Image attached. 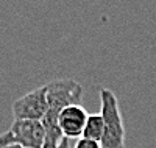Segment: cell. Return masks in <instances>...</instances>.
Wrapping results in <instances>:
<instances>
[{"mask_svg":"<svg viewBox=\"0 0 156 148\" xmlns=\"http://www.w3.org/2000/svg\"><path fill=\"white\" fill-rule=\"evenodd\" d=\"M47 87V114L42 118V125L45 129V143L44 148H55L61 140L62 134L58 128V117L62 109L80 104L83 98V87L81 84L72 78H61L53 79Z\"/></svg>","mask_w":156,"mask_h":148,"instance_id":"6da1fadb","label":"cell"},{"mask_svg":"<svg viewBox=\"0 0 156 148\" xmlns=\"http://www.w3.org/2000/svg\"><path fill=\"white\" fill-rule=\"evenodd\" d=\"M100 115L103 118L101 148H125V126L115 93L106 87H98Z\"/></svg>","mask_w":156,"mask_h":148,"instance_id":"7a4b0ae2","label":"cell"},{"mask_svg":"<svg viewBox=\"0 0 156 148\" xmlns=\"http://www.w3.org/2000/svg\"><path fill=\"white\" fill-rule=\"evenodd\" d=\"M47 114V87L41 86L12 103L14 120H36L42 122Z\"/></svg>","mask_w":156,"mask_h":148,"instance_id":"3957f363","label":"cell"},{"mask_svg":"<svg viewBox=\"0 0 156 148\" xmlns=\"http://www.w3.org/2000/svg\"><path fill=\"white\" fill-rule=\"evenodd\" d=\"M11 143L20 145L23 148H44L45 129L42 122L36 120H14L8 129Z\"/></svg>","mask_w":156,"mask_h":148,"instance_id":"277c9868","label":"cell"},{"mask_svg":"<svg viewBox=\"0 0 156 148\" xmlns=\"http://www.w3.org/2000/svg\"><path fill=\"white\" fill-rule=\"evenodd\" d=\"M89 114L81 104H72L66 109H62L58 117V128L66 139L83 137V131L86 126V120Z\"/></svg>","mask_w":156,"mask_h":148,"instance_id":"5b68a950","label":"cell"},{"mask_svg":"<svg viewBox=\"0 0 156 148\" xmlns=\"http://www.w3.org/2000/svg\"><path fill=\"white\" fill-rule=\"evenodd\" d=\"M103 131H105V126H103V118H101L100 112L98 114H89V117L86 120L84 131H83V137L89 139V140L101 142Z\"/></svg>","mask_w":156,"mask_h":148,"instance_id":"8992f818","label":"cell"},{"mask_svg":"<svg viewBox=\"0 0 156 148\" xmlns=\"http://www.w3.org/2000/svg\"><path fill=\"white\" fill-rule=\"evenodd\" d=\"M75 148H101V143L81 137V139H78V142L75 143Z\"/></svg>","mask_w":156,"mask_h":148,"instance_id":"52a82bcc","label":"cell"},{"mask_svg":"<svg viewBox=\"0 0 156 148\" xmlns=\"http://www.w3.org/2000/svg\"><path fill=\"white\" fill-rule=\"evenodd\" d=\"M6 145H11V136H9L8 131L0 134V148H5Z\"/></svg>","mask_w":156,"mask_h":148,"instance_id":"ba28073f","label":"cell"},{"mask_svg":"<svg viewBox=\"0 0 156 148\" xmlns=\"http://www.w3.org/2000/svg\"><path fill=\"white\" fill-rule=\"evenodd\" d=\"M55 148H70V142H69V139H66V137H62V140L55 146Z\"/></svg>","mask_w":156,"mask_h":148,"instance_id":"9c48e42d","label":"cell"},{"mask_svg":"<svg viewBox=\"0 0 156 148\" xmlns=\"http://www.w3.org/2000/svg\"><path fill=\"white\" fill-rule=\"evenodd\" d=\"M5 148H23V146H20V145H14V143H11V145H6Z\"/></svg>","mask_w":156,"mask_h":148,"instance_id":"30bf717a","label":"cell"}]
</instances>
